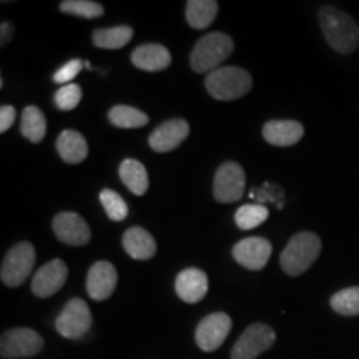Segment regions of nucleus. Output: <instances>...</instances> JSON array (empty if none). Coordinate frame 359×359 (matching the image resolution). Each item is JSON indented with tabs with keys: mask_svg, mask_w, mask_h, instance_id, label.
Listing matches in <instances>:
<instances>
[{
	"mask_svg": "<svg viewBox=\"0 0 359 359\" xmlns=\"http://www.w3.org/2000/svg\"><path fill=\"white\" fill-rule=\"evenodd\" d=\"M276 333L271 326L255 323L246 327L231 349V359H257L259 354L273 348Z\"/></svg>",
	"mask_w": 359,
	"mask_h": 359,
	"instance_id": "6e6552de",
	"label": "nucleus"
},
{
	"mask_svg": "<svg viewBox=\"0 0 359 359\" xmlns=\"http://www.w3.org/2000/svg\"><path fill=\"white\" fill-rule=\"evenodd\" d=\"M60 11L82 19H98L103 15V6L92 0H65L60 4Z\"/></svg>",
	"mask_w": 359,
	"mask_h": 359,
	"instance_id": "c85d7f7f",
	"label": "nucleus"
},
{
	"mask_svg": "<svg viewBox=\"0 0 359 359\" xmlns=\"http://www.w3.org/2000/svg\"><path fill=\"white\" fill-rule=\"evenodd\" d=\"M12 34H13L12 24H8V22H2V25H0V43L6 45L8 40L12 39Z\"/></svg>",
	"mask_w": 359,
	"mask_h": 359,
	"instance_id": "473e14b6",
	"label": "nucleus"
},
{
	"mask_svg": "<svg viewBox=\"0 0 359 359\" xmlns=\"http://www.w3.org/2000/svg\"><path fill=\"white\" fill-rule=\"evenodd\" d=\"M43 349V338L30 327H13L2 334L0 354L4 359L30 358Z\"/></svg>",
	"mask_w": 359,
	"mask_h": 359,
	"instance_id": "0eeeda50",
	"label": "nucleus"
},
{
	"mask_svg": "<svg viewBox=\"0 0 359 359\" xmlns=\"http://www.w3.org/2000/svg\"><path fill=\"white\" fill-rule=\"evenodd\" d=\"M35 248L29 241H22L7 251L0 268V278L8 288H17L34 271Z\"/></svg>",
	"mask_w": 359,
	"mask_h": 359,
	"instance_id": "39448f33",
	"label": "nucleus"
},
{
	"mask_svg": "<svg viewBox=\"0 0 359 359\" xmlns=\"http://www.w3.org/2000/svg\"><path fill=\"white\" fill-rule=\"evenodd\" d=\"M132 64L143 72H161L172 64V53L160 43H143L132 52Z\"/></svg>",
	"mask_w": 359,
	"mask_h": 359,
	"instance_id": "f3484780",
	"label": "nucleus"
},
{
	"mask_svg": "<svg viewBox=\"0 0 359 359\" xmlns=\"http://www.w3.org/2000/svg\"><path fill=\"white\" fill-rule=\"evenodd\" d=\"M15 116L17 111L12 105H2V109H0V132L6 133L15 122Z\"/></svg>",
	"mask_w": 359,
	"mask_h": 359,
	"instance_id": "2f4dec72",
	"label": "nucleus"
},
{
	"mask_svg": "<svg viewBox=\"0 0 359 359\" xmlns=\"http://www.w3.org/2000/svg\"><path fill=\"white\" fill-rule=\"evenodd\" d=\"M175 291L182 302L200 303L208 293V276L198 268L183 269L175 280Z\"/></svg>",
	"mask_w": 359,
	"mask_h": 359,
	"instance_id": "dca6fc26",
	"label": "nucleus"
},
{
	"mask_svg": "<svg viewBox=\"0 0 359 359\" xmlns=\"http://www.w3.org/2000/svg\"><path fill=\"white\" fill-rule=\"evenodd\" d=\"M318 19L326 42L334 52L348 55L359 47V25L346 12L325 6L318 12Z\"/></svg>",
	"mask_w": 359,
	"mask_h": 359,
	"instance_id": "f257e3e1",
	"label": "nucleus"
},
{
	"mask_svg": "<svg viewBox=\"0 0 359 359\" xmlns=\"http://www.w3.org/2000/svg\"><path fill=\"white\" fill-rule=\"evenodd\" d=\"M20 132L32 143H40L43 140L45 133H47V120L39 107L29 105L22 111Z\"/></svg>",
	"mask_w": 359,
	"mask_h": 359,
	"instance_id": "b1692460",
	"label": "nucleus"
},
{
	"mask_svg": "<svg viewBox=\"0 0 359 359\" xmlns=\"http://www.w3.org/2000/svg\"><path fill=\"white\" fill-rule=\"evenodd\" d=\"M303 135L304 127L296 120H271L263 127V138L275 147H293Z\"/></svg>",
	"mask_w": 359,
	"mask_h": 359,
	"instance_id": "a211bd4d",
	"label": "nucleus"
},
{
	"mask_svg": "<svg viewBox=\"0 0 359 359\" xmlns=\"http://www.w3.org/2000/svg\"><path fill=\"white\" fill-rule=\"evenodd\" d=\"M67 278H69L67 264L62 259H52L34 275L32 293L37 298H48L64 288Z\"/></svg>",
	"mask_w": 359,
	"mask_h": 359,
	"instance_id": "ddd939ff",
	"label": "nucleus"
},
{
	"mask_svg": "<svg viewBox=\"0 0 359 359\" xmlns=\"http://www.w3.org/2000/svg\"><path fill=\"white\" fill-rule=\"evenodd\" d=\"M190 133V125L183 118H172L161 123L158 128L150 135V147L156 154H167L182 145Z\"/></svg>",
	"mask_w": 359,
	"mask_h": 359,
	"instance_id": "2eb2a0df",
	"label": "nucleus"
},
{
	"mask_svg": "<svg viewBox=\"0 0 359 359\" xmlns=\"http://www.w3.org/2000/svg\"><path fill=\"white\" fill-rule=\"evenodd\" d=\"M331 308L341 316H358L359 314V286L344 288L331 296Z\"/></svg>",
	"mask_w": 359,
	"mask_h": 359,
	"instance_id": "a878e982",
	"label": "nucleus"
},
{
	"mask_svg": "<svg viewBox=\"0 0 359 359\" xmlns=\"http://www.w3.org/2000/svg\"><path fill=\"white\" fill-rule=\"evenodd\" d=\"M100 203L103 206V210H105L107 217H109L110 219H114V222H123V219L128 217L127 201H125L122 196H120L118 193L114 190H109V188L102 190L100 191Z\"/></svg>",
	"mask_w": 359,
	"mask_h": 359,
	"instance_id": "cd10ccee",
	"label": "nucleus"
},
{
	"mask_svg": "<svg viewBox=\"0 0 359 359\" xmlns=\"http://www.w3.org/2000/svg\"><path fill=\"white\" fill-rule=\"evenodd\" d=\"M52 230L62 243L69 246H85L92 238L87 222L74 212H62L55 215Z\"/></svg>",
	"mask_w": 359,
	"mask_h": 359,
	"instance_id": "f8f14e48",
	"label": "nucleus"
},
{
	"mask_svg": "<svg viewBox=\"0 0 359 359\" xmlns=\"http://www.w3.org/2000/svg\"><path fill=\"white\" fill-rule=\"evenodd\" d=\"M118 275L116 269L109 262H97L88 269L87 293L93 302H105L116 288Z\"/></svg>",
	"mask_w": 359,
	"mask_h": 359,
	"instance_id": "4468645a",
	"label": "nucleus"
},
{
	"mask_svg": "<svg viewBox=\"0 0 359 359\" xmlns=\"http://www.w3.org/2000/svg\"><path fill=\"white\" fill-rule=\"evenodd\" d=\"M268 208L263 205H243L236 210L235 223L240 230H253L266 222Z\"/></svg>",
	"mask_w": 359,
	"mask_h": 359,
	"instance_id": "bb28decb",
	"label": "nucleus"
},
{
	"mask_svg": "<svg viewBox=\"0 0 359 359\" xmlns=\"http://www.w3.org/2000/svg\"><path fill=\"white\" fill-rule=\"evenodd\" d=\"M218 13V2L215 0H188L185 15L191 29L201 30L213 24Z\"/></svg>",
	"mask_w": 359,
	"mask_h": 359,
	"instance_id": "5701e85b",
	"label": "nucleus"
},
{
	"mask_svg": "<svg viewBox=\"0 0 359 359\" xmlns=\"http://www.w3.org/2000/svg\"><path fill=\"white\" fill-rule=\"evenodd\" d=\"M122 243H123V250L127 251L128 257L133 259H138V262L151 259L156 253L155 238L140 226L128 228L122 238Z\"/></svg>",
	"mask_w": 359,
	"mask_h": 359,
	"instance_id": "6ab92c4d",
	"label": "nucleus"
},
{
	"mask_svg": "<svg viewBox=\"0 0 359 359\" xmlns=\"http://www.w3.org/2000/svg\"><path fill=\"white\" fill-rule=\"evenodd\" d=\"M120 180L123 182V185L128 188L133 195H145L148 190V185H150V180H148L147 168L143 167L138 160L127 158L120 163L118 168Z\"/></svg>",
	"mask_w": 359,
	"mask_h": 359,
	"instance_id": "412c9836",
	"label": "nucleus"
},
{
	"mask_svg": "<svg viewBox=\"0 0 359 359\" xmlns=\"http://www.w3.org/2000/svg\"><path fill=\"white\" fill-rule=\"evenodd\" d=\"M109 120L114 127L118 128H142L148 123V115L145 111L135 109L130 105H115L109 111Z\"/></svg>",
	"mask_w": 359,
	"mask_h": 359,
	"instance_id": "393cba45",
	"label": "nucleus"
},
{
	"mask_svg": "<svg viewBox=\"0 0 359 359\" xmlns=\"http://www.w3.org/2000/svg\"><path fill=\"white\" fill-rule=\"evenodd\" d=\"M82 69H83L82 60L74 58V60L67 62L65 65H62L60 69L55 72V75H53V82L69 85V82H72V80L77 77L80 72H82Z\"/></svg>",
	"mask_w": 359,
	"mask_h": 359,
	"instance_id": "7c9ffc66",
	"label": "nucleus"
},
{
	"mask_svg": "<svg viewBox=\"0 0 359 359\" xmlns=\"http://www.w3.org/2000/svg\"><path fill=\"white\" fill-rule=\"evenodd\" d=\"M80 100H82V88L77 83L64 85L55 93V105L62 111H70L77 109Z\"/></svg>",
	"mask_w": 359,
	"mask_h": 359,
	"instance_id": "c756f323",
	"label": "nucleus"
},
{
	"mask_svg": "<svg viewBox=\"0 0 359 359\" xmlns=\"http://www.w3.org/2000/svg\"><path fill=\"white\" fill-rule=\"evenodd\" d=\"M246 177L245 170L235 161H226L219 165L215 173L213 195L219 203H235L245 195Z\"/></svg>",
	"mask_w": 359,
	"mask_h": 359,
	"instance_id": "1a4fd4ad",
	"label": "nucleus"
},
{
	"mask_svg": "<svg viewBox=\"0 0 359 359\" xmlns=\"http://www.w3.org/2000/svg\"><path fill=\"white\" fill-rule=\"evenodd\" d=\"M133 39V29L130 25H116L109 29H97L92 34V42L98 48L118 50Z\"/></svg>",
	"mask_w": 359,
	"mask_h": 359,
	"instance_id": "4be33fe9",
	"label": "nucleus"
},
{
	"mask_svg": "<svg viewBox=\"0 0 359 359\" xmlns=\"http://www.w3.org/2000/svg\"><path fill=\"white\" fill-rule=\"evenodd\" d=\"M273 246L266 238L262 236H250L245 240L238 241L233 246V258L236 259V263H240L241 266L251 271H259L266 266L269 257H271Z\"/></svg>",
	"mask_w": 359,
	"mask_h": 359,
	"instance_id": "9b49d317",
	"label": "nucleus"
},
{
	"mask_svg": "<svg viewBox=\"0 0 359 359\" xmlns=\"http://www.w3.org/2000/svg\"><path fill=\"white\" fill-rule=\"evenodd\" d=\"M92 313L88 304L80 298L70 299L55 320V327L67 339H80L92 327Z\"/></svg>",
	"mask_w": 359,
	"mask_h": 359,
	"instance_id": "423d86ee",
	"label": "nucleus"
},
{
	"mask_svg": "<svg viewBox=\"0 0 359 359\" xmlns=\"http://www.w3.org/2000/svg\"><path fill=\"white\" fill-rule=\"evenodd\" d=\"M231 331V318L226 313H212L205 316L196 327L195 341L205 353L217 351Z\"/></svg>",
	"mask_w": 359,
	"mask_h": 359,
	"instance_id": "9d476101",
	"label": "nucleus"
},
{
	"mask_svg": "<svg viewBox=\"0 0 359 359\" xmlns=\"http://www.w3.org/2000/svg\"><path fill=\"white\" fill-rule=\"evenodd\" d=\"M321 246V238L316 233H296L280 257L283 271L288 276H299L306 273L320 257Z\"/></svg>",
	"mask_w": 359,
	"mask_h": 359,
	"instance_id": "f03ea898",
	"label": "nucleus"
},
{
	"mask_svg": "<svg viewBox=\"0 0 359 359\" xmlns=\"http://www.w3.org/2000/svg\"><path fill=\"white\" fill-rule=\"evenodd\" d=\"M233 48H235V43L228 34H206L193 47L190 67L196 74H212L231 55Z\"/></svg>",
	"mask_w": 359,
	"mask_h": 359,
	"instance_id": "7ed1b4c3",
	"label": "nucleus"
},
{
	"mask_svg": "<svg viewBox=\"0 0 359 359\" xmlns=\"http://www.w3.org/2000/svg\"><path fill=\"white\" fill-rule=\"evenodd\" d=\"M57 151L67 163H80L87 158L88 143L77 130H64L57 138Z\"/></svg>",
	"mask_w": 359,
	"mask_h": 359,
	"instance_id": "aec40b11",
	"label": "nucleus"
},
{
	"mask_svg": "<svg viewBox=\"0 0 359 359\" xmlns=\"http://www.w3.org/2000/svg\"><path fill=\"white\" fill-rule=\"evenodd\" d=\"M253 80L245 69L240 67H219L206 75L205 87L213 98L222 102H231L245 97L251 90Z\"/></svg>",
	"mask_w": 359,
	"mask_h": 359,
	"instance_id": "20e7f679",
	"label": "nucleus"
}]
</instances>
